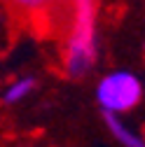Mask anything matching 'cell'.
<instances>
[{"label":"cell","instance_id":"cell-5","mask_svg":"<svg viewBox=\"0 0 145 147\" xmlns=\"http://www.w3.org/2000/svg\"><path fill=\"white\" fill-rule=\"evenodd\" d=\"M35 89V80L33 77H24V80H16L7 91H5V103H16V100H21L26 98L30 91Z\"/></svg>","mask_w":145,"mask_h":147},{"label":"cell","instance_id":"cell-4","mask_svg":"<svg viewBox=\"0 0 145 147\" xmlns=\"http://www.w3.org/2000/svg\"><path fill=\"white\" fill-rule=\"evenodd\" d=\"M3 3L19 9L26 16H45L47 12H54L56 7H61V3H68V0H3Z\"/></svg>","mask_w":145,"mask_h":147},{"label":"cell","instance_id":"cell-2","mask_svg":"<svg viewBox=\"0 0 145 147\" xmlns=\"http://www.w3.org/2000/svg\"><path fill=\"white\" fill-rule=\"evenodd\" d=\"M96 98H98V105L103 107V112H112V115L129 112L143 98V84L131 72L117 70V72L105 75L98 82Z\"/></svg>","mask_w":145,"mask_h":147},{"label":"cell","instance_id":"cell-3","mask_svg":"<svg viewBox=\"0 0 145 147\" xmlns=\"http://www.w3.org/2000/svg\"><path fill=\"white\" fill-rule=\"evenodd\" d=\"M103 119H105V126L110 128V133L115 136V140H117L119 145H124V147H145V140H143L136 131H131L129 126H124L117 115L103 112Z\"/></svg>","mask_w":145,"mask_h":147},{"label":"cell","instance_id":"cell-1","mask_svg":"<svg viewBox=\"0 0 145 147\" xmlns=\"http://www.w3.org/2000/svg\"><path fill=\"white\" fill-rule=\"evenodd\" d=\"M70 30L66 40V72L82 80L96 61V5L98 0H68Z\"/></svg>","mask_w":145,"mask_h":147}]
</instances>
